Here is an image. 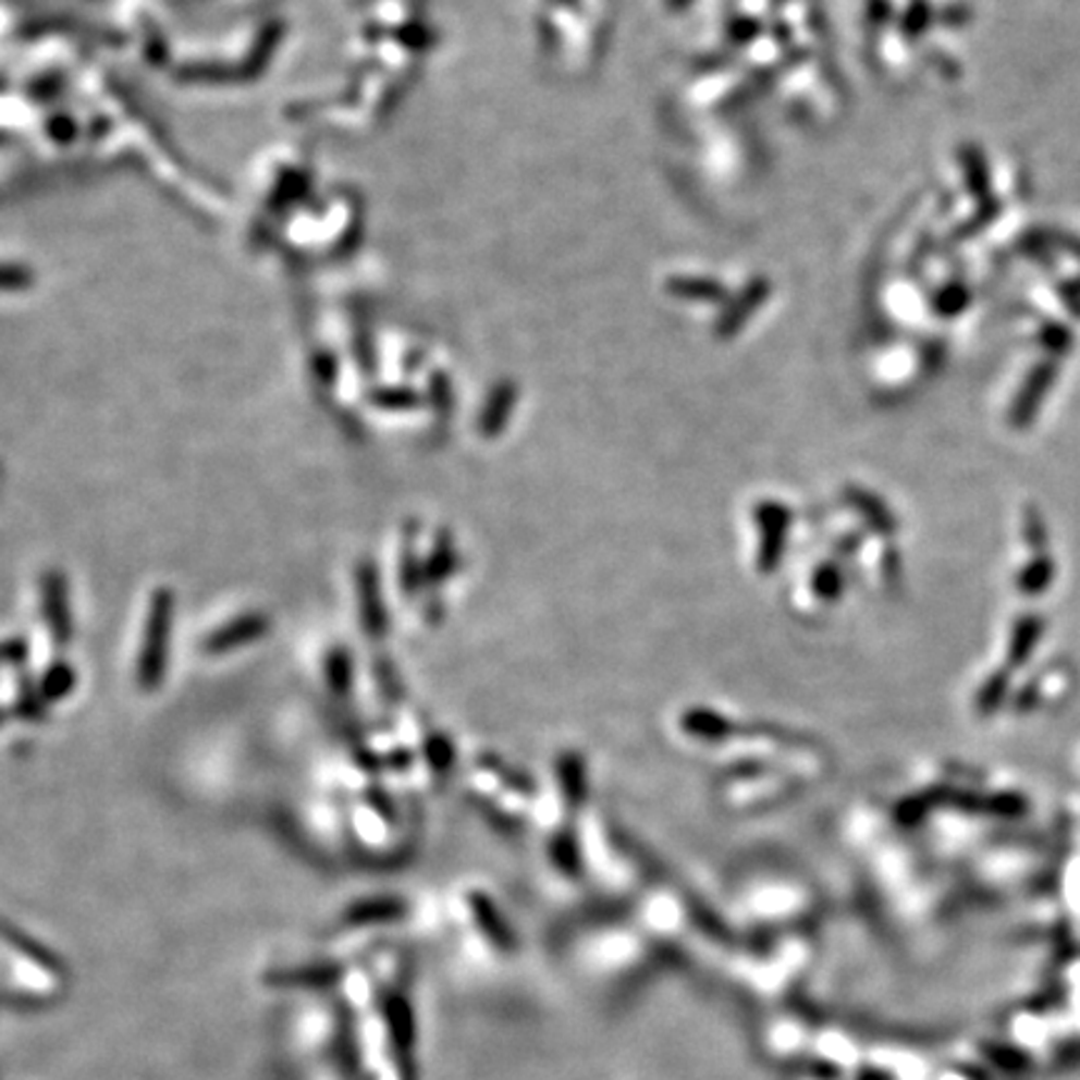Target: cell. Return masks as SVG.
I'll list each match as a JSON object with an SVG mask.
<instances>
[{
	"label": "cell",
	"instance_id": "4",
	"mask_svg": "<svg viewBox=\"0 0 1080 1080\" xmlns=\"http://www.w3.org/2000/svg\"><path fill=\"white\" fill-rule=\"evenodd\" d=\"M268 630H270L268 615L246 613V615H241V618H233L231 623H225V626L210 633L208 640H206V651L208 653L235 651V648L256 643V640L263 638Z\"/></svg>",
	"mask_w": 1080,
	"mask_h": 1080
},
{
	"label": "cell",
	"instance_id": "7",
	"mask_svg": "<svg viewBox=\"0 0 1080 1080\" xmlns=\"http://www.w3.org/2000/svg\"><path fill=\"white\" fill-rule=\"evenodd\" d=\"M341 975L335 966H306L293 970H278L270 975V983L275 985H303V989H318V985L333 983Z\"/></svg>",
	"mask_w": 1080,
	"mask_h": 1080
},
{
	"label": "cell",
	"instance_id": "13",
	"mask_svg": "<svg viewBox=\"0 0 1080 1080\" xmlns=\"http://www.w3.org/2000/svg\"><path fill=\"white\" fill-rule=\"evenodd\" d=\"M3 719H5V713H3V711H0V723H3Z\"/></svg>",
	"mask_w": 1080,
	"mask_h": 1080
},
{
	"label": "cell",
	"instance_id": "12",
	"mask_svg": "<svg viewBox=\"0 0 1080 1080\" xmlns=\"http://www.w3.org/2000/svg\"><path fill=\"white\" fill-rule=\"evenodd\" d=\"M426 750H428L430 763H433V768H438V771H443V768L451 763V748L443 738H430Z\"/></svg>",
	"mask_w": 1080,
	"mask_h": 1080
},
{
	"label": "cell",
	"instance_id": "11",
	"mask_svg": "<svg viewBox=\"0 0 1080 1080\" xmlns=\"http://www.w3.org/2000/svg\"><path fill=\"white\" fill-rule=\"evenodd\" d=\"M28 658V643L23 638H11L0 643V663H23Z\"/></svg>",
	"mask_w": 1080,
	"mask_h": 1080
},
{
	"label": "cell",
	"instance_id": "2",
	"mask_svg": "<svg viewBox=\"0 0 1080 1080\" xmlns=\"http://www.w3.org/2000/svg\"><path fill=\"white\" fill-rule=\"evenodd\" d=\"M173 608L175 596L171 588H158L150 596L148 621L143 630V648L138 653V671L135 680L143 690H156L165 678L168 668V648H171V628H173Z\"/></svg>",
	"mask_w": 1080,
	"mask_h": 1080
},
{
	"label": "cell",
	"instance_id": "10",
	"mask_svg": "<svg viewBox=\"0 0 1080 1080\" xmlns=\"http://www.w3.org/2000/svg\"><path fill=\"white\" fill-rule=\"evenodd\" d=\"M44 696H40V690H23V696H21V703H19V713L23 715V719H28V721H40L46 715V708H44Z\"/></svg>",
	"mask_w": 1080,
	"mask_h": 1080
},
{
	"label": "cell",
	"instance_id": "8",
	"mask_svg": "<svg viewBox=\"0 0 1080 1080\" xmlns=\"http://www.w3.org/2000/svg\"><path fill=\"white\" fill-rule=\"evenodd\" d=\"M73 688H75V671L68 663H56L53 668H48V673L44 675V680H40L38 686L46 703L63 700Z\"/></svg>",
	"mask_w": 1080,
	"mask_h": 1080
},
{
	"label": "cell",
	"instance_id": "9",
	"mask_svg": "<svg viewBox=\"0 0 1080 1080\" xmlns=\"http://www.w3.org/2000/svg\"><path fill=\"white\" fill-rule=\"evenodd\" d=\"M326 678H328V686H331L335 696L348 694L353 668H351V655H348V651H345V648H333V651L328 653Z\"/></svg>",
	"mask_w": 1080,
	"mask_h": 1080
},
{
	"label": "cell",
	"instance_id": "1",
	"mask_svg": "<svg viewBox=\"0 0 1080 1080\" xmlns=\"http://www.w3.org/2000/svg\"><path fill=\"white\" fill-rule=\"evenodd\" d=\"M576 956L578 968L593 978L596 985L626 989L653 968V960L661 956V943H653L643 933L618 931L608 938L590 941L584 950L578 948Z\"/></svg>",
	"mask_w": 1080,
	"mask_h": 1080
},
{
	"label": "cell",
	"instance_id": "6",
	"mask_svg": "<svg viewBox=\"0 0 1080 1080\" xmlns=\"http://www.w3.org/2000/svg\"><path fill=\"white\" fill-rule=\"evenodd\" d=\"M405 906L398 898H370V900H358L353 903L345 913V921L351 925H378V923H393L403 916Z\"/></svg>",
	"mask_w": 1080,
	"mask_h": 1080
},
{
	"label": "cell",
	"instance_id": "3",
	"mask_svg": "<svg viewBox=\"0 0 1080 1080\" xmlns=\"http://www.w3.org/2000/svg\"><path fill=\"white\" fill-rule=\"evenodd\" d=\"M40 593H44V615L50 636H53L58 646H65L73 636V621H71V603H68V584L63 573L48 570L44 580H40Z\"/></svg>",
	"mask_w": 1080,
	"mask_h": 1080
},
{
	"label": "cell",
	"instance_id": "5",
	"mask_svg": "<svg viewBox=\"0 0 1080 1080\" xmlns=\"http://www.w3.org/2000/svg\"><path fill=\"white\" fill-rule=\"evenodd\" d=\"M358 608L363 615V626H366L368 636H383L385 633V608H383V596L381 586H378V573L373 568V563H360L358 565Z\"/></svg>",
	"mask_w": 1080,
	"mask_h": 1080
}]
</instances>
